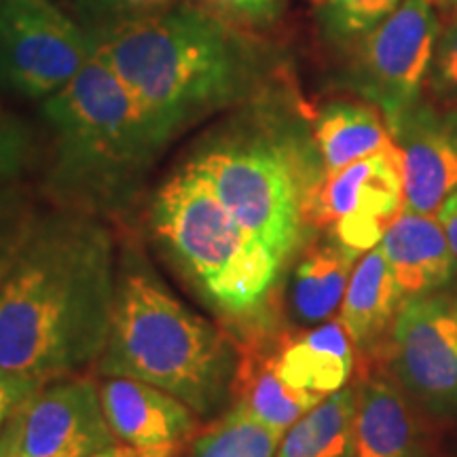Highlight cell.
I'll list each match as a JSON object with an SVG mask.
<instances>
[{
    "instance_id": "14",
    "label": "cell",
    "mask_w": 457,
    "mask_h": 457,
    "mask_svg": "<svg viewBox=\"0 0 457 457\" xmlns=\"http://www.w3.org/2000/svg\"><path fill=\"white\" fill-rule=\"evenodd\" d=\"M379 245L404 299L438 293L457 273V259L434 214L403 208Z\"/></svg>"
},
{
    "instance_id": "15",
    "label": "cell",
    "mask_w": 457,
    "mask_h": 457,
    "mask_svg": "<svg viewBox=\"0 0 457 457\" xmlns=\"http://www.w3.org/2000/svg\"><path fill=\"white\" fill-rule=\"evenodd\" d=\"M352 457H430L415 411L390 379L358 390Z\"/></svg>"
},
{
    "instance_id": "2",
    "label": "cell",
    "mask_w": 457,
    "mask_h": 457,
    "mask_svg": "<svg viewBox=\"0 0 457 457\" xmlns=\"http://www.w3.org/2000/svg\"><path fill=\"white\" fill-rule=\"evenodd\" d=\"M94 49L138 102L162 146L233 104L253 72L239 30L188 0L100 34Z\"/></svg>"
},
{
    "instance_id": "13",
    "label": "cell",
    "mask_w": 457,
    "mask_h": 457,
    "mask_svg": "<svg viewBox=\"0 0 457 457\" xmlns=\"http://www.w3.org/2000/svg\"><path fill=\"white\" fill-rule=\"evenodd\" d=\"M100 398L112 434L136 457H174L197 432L195 411L140 379L108 377Z\"/></svg>"
},
{
    "instance_id": "26",
    "label": "cell",
    "mask_w": 457,
    "mask_h": 457,
    "mask_svg": "<svg viewBox=\"0 0 457 457\" xmlns=\"http://www.w3.org/2000/svg\"><path fill=\"white\" fill-rule=\"evenodd\" d=\"M34 220L37 219L30 210L17 204L15 199L0 202V288L17 262Z\"/></svg>"
},
{
    "instance_id": "16",
    "label": "cell",
    "mask_w": 457,
    "mask_h": 457,
    "mask_svg": "<svg viewBox=\"0 0 457 457\" xmlns=\"http://www.w3.org/2000/svg\"><path fill=\"white\" fill-rule=\"evenodd\" d=\"M276 369L288 386L320 396L345 387L353 369V343L341 320L288 337L276 350Z\"/></svg>"
},
{
    "instance_id": "28",
    "label": "cell",
    "mask_w": 457,
    "mask_h": 457,
    "mask_svg": "<svg viewBox=\"0 0 457 457\" xmlns=\"http://www.w3.org/2000/svg\"><path fill=\"white\" fill-rule=\"evenodd\" d=\"M26 134L15 123L0 119V185L13 179L26 159Z\"/></svg>"
},
{
    "instance_id": "27",
    "label": "cell",
    "mask_w": 457,
    "mask_h": 457,
    "mask_svg": "<svg viewBox=\"0 0 457 457\" xmlns=\"http://www.w3.org/2000/svg\"><path fill=\"white\" fill-rule=\"evenodd\" d=\"M430 85L441 98L457 100V17L438 34L434 45Z\"/></svg>"
},
{
    "instance_id": "19",
    "label": "cell",
    "mask_w": 457,
    "mask_h": 457,
    "mask_svg": "<svg viewBox=\"0 0 457 457\" xmlns=\"http://www.w3.org/2000/svg\"><path fill=\"white\" fill-rule=\"evenodd\" d=\"M358 256L333 236L303 256L290 279V307L301 322H327L339 310Z\"/></svg>"
},
{
    "instance_id": "23",
    "label": "cell",
    "mask_w": 457,
    "mask_h": 457,
    "mask_svg": "<svg viewBox=\"0 0 457 457\" xmlns=\"http://www.w3.org/2000/svg\"><path fill=\"white\" fill-rule=\"evenodd\" d=\"M403 3L407 0H324L318 17L330 41L352 47Z\"/></svg>"
},
{
    "instance_id": "4",
    "label": "cell",
    "mask_w": 457,
    "mask_h": 457,
    "mask_svg": "<svg viewBox=\"0 0 457 457\" xmlns=\"http://www.w3.org/2000/svg\"><path fill=\"white\" fill-rule=\"evenodd\" d=\"M54 134V182L74 202L114 204L162 151L128 87L98 55L45 100Z\"/></svg>"
},
{
    "instance_id": "32",
    "label": "cell",
    "mask_w": 457,
    "mask_h": 457,
    "mask_svg": "<svg viewBox=\"0 0 457 457\" xmlns=\"http://www.w3.org/2000/svg\"><path fill=\"white\" fill-rule=\"evenodd\" d=\"M0 457H9V455H7V449H4L3 443H0Z\"/></svg>"
},
{
    "instance_id": "6",
    "label": "cell",
    "mask_w": 457,
    "mask_h": 457,
    "mask_svg": "<svg viewBox=\"0 0 457 457\" xmlns=\"http://www.w3.org/2000/svg\"><path fill=\"white\" fill-rule=\"evenodd\" d=\"M239 225L279 262L295 253L305 225V197L293 159L265 140H222L191 162Z\"/></svg>"
},
{
    "instance_id": "34",
    "label": "cell",
    "mask_w": 457,
    "mask_h": 457,
    "mask_svg": "<svg viewBox=\"0 0 457 457\" xmlns=\"http://www.w3.org/2000/svg\"><path fill=\"white\" fill-rule=\"evenodd\" d=\"M449 3H451V4H455V7H457V0H449Z\"/></svg>"
},
{
    "instance_id": "31",
    "label": "cell",
    "mask_w": 457,
    "mask_h": 457,
    "mask_svg": "<svg viewBox=\"0 0 457 457\" xmlns=\"http://www.w3.org/2000/svg\"><path fill=\"white\" fill-rule=\"evenodd\" d=\"M89 457H136L134 449H129L128 445H112V447H108L104 451H98V453L89 455Z\"/></svg>"
},
{
    "instance_id": "1",
    "label": "cell",
    "mask_w": 457,
    "mask_h": 457,
    "mask_svg": "<svg viewBox=\"0 0 457 457\" xmlns=\"http://www.w3.org/2000/svg\"><path fill=\"white\" fill-rule=\"evenodd\" d=\"M117 278L112 237L89 214L34 220L0 288V369L51 384L104 353Z\"/></svg>"
},
{
    "instance_id": "35",
    "label": "cell",
    "mask_w": 457,
    "mask_h": 457,
    "mask_svg": "<svg viewBox=\"0 0 457 457\" xmlns=\"http://www.w3.org/2000/svg\"><path fill=\"white\" fill-rule=\"evenodd\" d=\"M3 426H4V424H0V428H3Z\"/></svg>"
},
{
    "instance_id": "20",
    "label": "cell",
    "mask_w": 457,
    "mask_h": 457,
    "mask_svg": "<svg viewBox=\"0 0 457 457\" xmlns=\"http://www.w3.org/2000/svg\"><path fill=\"white\" fill-rule=\"evenodd\" d=\"M324 171H337L394 145L392 131L373 106L335 102L316 119L313 129Z\"/></svg>"
},
{
    "instance_id": "18",
    "label": "cell",
    "mask_w": 457,
    "mask_h": 457,
    "mask_svg": "<svg viewBox=\"0 0 457 457\" xmlns=\"http://www.w3.org/2000/svg\"><path fill=\"white\" fill-rule=\"evenodd\" d=\"M404 296L400 293L387 259L377 244L360 256L339 307V320L353 345L367 347L394 327Z\"/></svg>"
},
{
    "instance_id": "3",
    "label": "cell",
    "mask_w": 457,
    "mask_h": 457,
    "mask_svg": "<svg viewBox=\"0 0 457 457\" xmlns=\"http://www.w3.org/2000/svg\"><path fill=\"white\" fill-rule=\"evenodd\" d=\"M239 350L225 330L174 299L146 270L117 279L108 341L98 360L104 377H131L212 415L233 398Z\"/></svg>"
},
{
    "instance_id": "22",
    "label": "cell",
    "mask_w": 457,
    "mask_h": 457,
    "mask_svg": "<svg viewBox=\"0 0 457 457\" xmlns=\"http://www.w3.org/2000/svg\"><path fill=\"white\" fill-rule=\"evenodd\" d=\"M282 436L233 403L220 420L193 441L188 457H276Z\"/></svg>"
},
{
    "instance_id": "36",
    "label": "cell",
    "mask_w": 457,
    "mask_h": 457,
    "mask_svg": "<svg viewBox=\"0 0 457 457\" xmlns=\"http://www.w3.org/2000/svg\"><path fill=\"white\" fill-rule=\"evenodd\" d=\"M455 114H457V112H455Z\"/></svg>"
},
{
    "instance_id": "7",
    "label": "cell",
    "mask_w": 457,
    "mask_h": 457,
    "mask_svg": "<svg viewBox=\"0 0 457 457\" xmlns=\"http://www.w3.org/2000/svg\"><path fill=\"white\" fill-rule=\"evenodd\" d=\"M438 38L434 0H407L352 45V81L387 128L420 100Z\"/></svg>"
},
{
    "instance_id": "24",
    "label": "cell",
    "mask_w": 457,
    "mask_h": 457,
    "mask_svg": "<svg viewBox=\"0 0 457 457\" xmlns=\"http://www.w3.org/2000/svg\"><path fill=\"white\" fill-rule=\"evenodd\" d=\"M185 0H77L74 13L91 41L112 28L163 13Z\"/></svg>"
},
{
    "instance_id": "29",
    "label": "cell",
    "mask_w": 457,
    "mask_h": 457,
    "mask_svg": "<svg viewBox=\"0 0 457 457\" xmlns=\"http://www.w3.org/2000/svg\"><path fill=\"white\" fill-rule=\"evenodd\" d=\"M38 387H41V384H37V381L21 379V377L0 369V424H4L17 404L24 403Z\"/></svg>"
},
{
    "instance_id": "25",
    "label": "cell",
    "mask_w": 457,
    "mask_h": 457,
    "mask_svg": "<svg viewBox=\"0 0 457 457\" xmlns=\"http://www.w3.org/2000/svg\"><path fill=\"white\" fill-rule=\"evenodd\" d=\"M286 0H199L214 17L236 30H254L273 24L284 11Z\"/></svg>"
},
{
    "instance_id": "5",
    "label": "cell",
    "mask_w": 457,
    "mask_h": 457,
    "mask_svg": "<svg viewBox=\"0 0 457 457\" xmlns=\"http://www.w3.org/2000/svg\"><path fill=\"white\" fill-rule=\"evenodd\" d=\"M151 222L222 313L248 318L261 310L282 262L233 219L202 171L188 163L171 176L153 199Z\"/></svg>"
},
{
    "instance_id": "9",
    "label": "cell",
    "mask_w": 457,
    "mask_h": 457,
    "mask_svg": "<svg viewBox=\"0 0 457 457\" xmlns=\"http://www.w3.org/2000/svg\"><path fill=\"white\" fill-rule=\"evenodd\" d=\"M9 457H89L119 445L102 409L100 386L83 377L45 384L0 428Z\"/></svg>"
},
{
    "instance_id": "10",
    "label": "cell",
    "mask_w": 457,
    "mask_h": 457,
    "mask_svg": "<svg viewBox=\"0 0 457 457\" xmlns=\"http://www.w3.org/2000/svg\"><path fill=\"white\" fill-rule=\"evenodd\" d=\"M404 208L396 145L328 171L307 191L305 222L328 227L333 237L364 254L384 237Z\"/></svg>"
},
{
    "instance_id": "11",
    "label": "cell",
    "mask_w": 457,
    "mask_h": 457,
    "mask_svg": "<svg viewBox=\"0 0 457 457\" xmlns=\"http://www.w3.org/2000/svg\"><path fill=\"white\" fill-rule=\"evenodd\" d=\"M394 370L415 403L457 417V293L411 296L392 327Z\"/></svg>"
},
{
    "instance_id": "17",
    "label": "cell",
    "mask_w": 457,
    "mask_h": 457,
    "mask_svg": "<svg viewBox=\"0 0 457 457\" xmlns=\"http://www.w3.org/2000/svg\"><path fill=\"white\" fill-rule=\"evenodd\" d=\"M322 400L324 396L320 394L286 384L276 369V352L262 350V343H250L239 350L233 377V403L271 430L286 434Z\"/></svg>"
},
{
    "instance_id": "12",
    "label": "cell",
    "mask_w": 457,
    "mask_h": 457,
    "mask_svg": "<svg viewBox=\"0 0 457 457\" xmlns=\"http://www.w3.org/2000/svg\"><path fill=\"white\" fill-rule=\"evenodd\" d=\"M403 171L404 210L436 214L457 193V114L417 100L390 125Z\"/></svg>"
},
{
    "instance_id": "8",
    "label": "cell",
    "mask_w": 457,
    "mask_h": 457,
    "mask_svg": "<svg viewBox=\"0 0 457 457\" xmlns=\"http://www.w3.org/2000/svg\"><path fill=\"white\" fill-rule=\"evenodd\" d=\"M81 24L49 0H0V72L28 98H49L94 55Z\"/></svg>"
},
{
    "instance_id": "21",
    "label": "cell",
    "mask_w": 457,
    "mask_h": 457,
    "mask_svg": "<svg viewBox=\"0 0 457 457\" xmlns=\"http://www.w3.org/2000/svg\"><path fill=\"white\" fill-rule=\"evenodd\" d=\"M358 390L341 387L286 430L276 457H352Z\"/></svg>"
},
{
    "instance_id": "33",
    "label": "cell",
    "mask_w": 457,
    "mask_h": 457,
    "mask_svg": "<svg viewBox=\"0 0 457 457\" xmlns=\"http://www.w3.org/2000/svg\"><path fill=\"white\" fill-rule=\"evenodd\" d=\"M312 3H313V4H316V7H320V4H322V3H324V0H312Z\"/></svg>"
},
{
    "instance_id": "30",
    "label": "cell",
    "mask_w": 457,
    "mask_h": 457,
    "mask_svg": "<svg viewBox=\"0 0 457 457\" xmlns=\"http://www.w3.org/2000/svg\"><path fill=\"white\" fill-rule=\"evenodd\" d=\"M436 216L438 220H441L445 236H447L451 250H453L457 259V193H453V195L441 205V210H438Z\"/></svg>"
}]
</instances>
